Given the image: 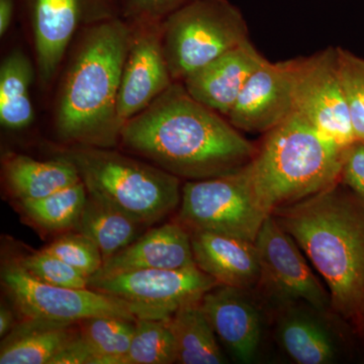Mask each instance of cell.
<instances>
[{"mask_svg": "<svg viewBox=\"0 0 364 364\" xmlns=\"http://www.w3.org/2000/svg\"><path fill=\"white\" fill-rule=\"evenodd\" d=\"M196 264L220 284L248 289L259 284V253L254 242L208 233L189 232Z\"/></svg>", "mask_w": 364, "mask_h": 364, "instance_id": "cell-18", "label": "cell"}, {"mask_svg": "<svg viewBox=\"0 0 364 364\" xmlns=\"http://www.w3.org/2000/svg\"><path fill=\"white\" fill-rule=\"evenodd\" d=\"M81 338L92 355V364H119L130 348L135 321L100 316L79 323Z\"/></svg>", "mask_w": 364, "mask_h": 364, "instance_id": "cell-26", "label": "cell"}, {"mask_svg": "<svg viewBox=\"0 0 364 364\" xmlns=\"http://www.w3.org/2000/svg\"><path fill=\"white\" fill-rule=\"evenodd\" d=\"M177 363L176 339L169 318H136L130 348L119 364Z\"/></svg>", "mask_w": 364, "mask_h": 364, "instance_id": "cell-27", "label": "cell"}, {"mask_svg": "<svg viewBox=\"0 0 364 364\" xmlns=\"http://www.w3.org/2000/svg\"><path fill=\"white\" fill-rule=\"evenodd\" d=\"M215 334L240 363L255 358L262 338V318L247 289L219 284L202 299Z\"/></svg>", "mask_w": 364, "mask_h": 364, "instance_id": "cell-15", "label": "cell"}, {"mask_svg": "<svg viewBox=\"0 0 364 364\" xmlns=\"http://www.w3.org/2000/svg\"><path fill=\"white\" fill-rule=\"evenodd\" d=\"M219 282L198 265L141 269L88 279L91 289L123 299L136 318H170L181 306L202 301Z\"/></svg>", "mask_w": 364, "mask_h": 364, "instance_id": "cell-10", "label": "cell"}, {"mask_svg": "<svg viewBox=\"0 0 364 364\" xmlns=\"http://www.w3.org/2000/svg\"><path fill=\"white\" fill-rule=\"evenodd\" d=\"M16 326L13 309L1 304V308H0V336L1 338H4L6 335H9Z\"/></svg>", "mask_w": 364, "mask_h": 364, "instance_id": "cell-34", "label": "cell"}, {"mask_svg": "<svg viewBox=\"0 0 364 364\" xmlns=\"http://www.w3.org/2000/svg\"><path fill=\"white\" fill-rule=\"evenodd\" d=\"M177 222L189 232H208L255 243L268 215L253 191L247 167L182 186Z\"/></svg>", "mask_w": 364, "mask_h": 364, "instance_id": "cell-7", "label": "cell"}, {"mask_svg": "<svg viewBox=\"0 0 364 364\" xmlns=\"http://www.w3.org/2000/svg\"><path fill=\"white\" fill-rule=\"evenodd\" d=\"M340 182L364 200V142H355L347 148Z\"/></svg>", "mask_w": 364, "mask_h": 364, "instance_id": "cell-32", "label": "cell"}, {"mask_svg": "<svg viewBox=\"0 0 364 364\" xmlns=\"http://www.w3.org/2000/svg\"><path fill=\"white\" fill-rule=\"evenodd\" d=\"M294 112L341 146L356 142L337 67L336 47L294 59Z\"/></svg>", "mask_w": 364, "mask_h": 364, "instance_id": "cell-11", "label": "cell"}, {"mask_svg": "<svg viewBox=\"0 0 364 364\" xmlns=\"http://www.w3.org/2000/svg\"><path fill=\"white\" fill-rule=\"evenodd\" d=\"M176 343L177 363L221 364L226 363L215 339V332L202 301L181 306L169 318Z\"/></svg>", "mask_w": 364, "mask_h": 364, "instance_id": "cell-23", "label": "cell"}, {"mask_svg": "<svg viewBox=\"0 0 364 364\" xmlns=\"http://www.w3.org/2000/svg\"><path fill=\"white\" fill-rule=\"evenodd\" d=\"M294 59L265 60L248 79L227 119L237 130L264 133L294 112Z\"/></svg>", "mask_w": 364, "mask_h": 364, "instance_id": "cell-14", "label": "cell"}, {"mask_svg": "<svg viewBox=\"0 0 364 364\" xmlns=\"http://www.w3.org/2000/svg\"><path fill=\"white\" fill-rule=\"evenodd\" d=\"M122 18L129 25L162 23L193 0H121Z\"/></svg>", "mask_w": 364, "mask_h": 364, "instance_id": "cell-31", "label": "cell"}, {"mask_svg": "<svg viewBox=\"0 0 364 364\" xmlns=\"http://www.w3.org/2000/svg\"><path fill=\"white\" fill-rule=\"evenodd\" d=\"M277 336L287 355L299 364H327L336 355L334 340L325 326L289 306L279 318Z\"/></svg>", "mask_w": 364, "mask_h": 364, "instance_id": "cell-22", "label": "cell"}, {"mask_svg": "<svg viewBox=\"0 0 364 364\" xmlns=\"http://www.w3.org/2000/svg\"><path fill=\"white\" fill-rule=\"evenodd\" d=\"M1 284L21 320L54 324H78L100 316L136 321L123 299L87 289L52 286L36 279L16 258L2 261Z\"/></svg>", "mask_w": 364, "mask_h": 364, "instance_id": "cell-8", "label": "cell"}, {"mask_svg": "<svg viewBox=\"0 0 364 364\" xmlns=\"http://www.w3.org/2000/svg\"><path fill=\"white\" fill-rule=\"evenodd\" d=\"M144 225L95 193H88L77 231L100 248L104 262L143 234Z\"/></svg>", "mask_w": 364, "mask_h": 364, "instance_id": "cell-21", "label": "cell"}, {"mask_svg": "<svg viewBox=\"0 0 364 364\" xmlns=\"http://www.w3.org/2000/svg\"><path fill=\"white\" fill-rule=\"evenodd\" d=\"M119 145L131 154L186 181L233 173L257 148L219 112L173 82L121 131Z\"/></svg>", "mask_w": 364, "mask_h": 364, "instance_id": "cell-1", "label": "cell"}, {"mask_svg": "<svg viewBox=\"0 0 364 364\" xmlns=\"http://www.w3.org/2000/svg\"><path fill=\"white\" fill-rule=\"evenodd\" d=\"M329 289L331 308L364 331V200L341 182L273 210Z\"/></svg>", "mask_w": 364, "mask_h": 364, "instance_id": "cell-2", "label": "cell"}, {"mask_svg": "<svg viewBox=\"0 0 364 364\" xmlns=\"http://www.w3.org/2000/svg\"><path fill=\"white\" fill-rule=\"evenodd\" d=\"M346 150L291 112L265 134L246 165L261 207L272 215L338 183Z\"/></svg>", "mask_w": 364, "mask_h": 364, "instance_id": "cell-4", "label": "cell"}, {"mask_svg": "<svg viewBox=\"0 0 364 364\" xmlns=\"http://www.w3.org/2000/svg\"><path fill=\"white\" fill-rule=\"evenodd\" d=\"M14 258L23 269L46 284L70 289L88 287V279L85 274L43 249Z\"/></svg>", "mask_w": 364, "mask_h": 364, "instance_id": "cell-30", "label": "cell"}, {"mask_svg": "<svg viewBox=\"0 0 364 364\" xmlns=\"http://www.w3.org/2000/svg\"><path fill=\"white\" fill-rule=\"evenodd\" d=\"M6 188L18 202L44 198L81 181L73 163L55 155L39 161L23 154H9L2 163Z\"/></svg>", "mask_w": 364, "mask_h": 364, "instance_id": "cell-19", "label": "cell"}, {"mask_svg": "<svg viewBox=\"0 0 364 364\" xmlns=\"http://www.w3.org/2000/svg\"><path fill=\"white\" fill-rule=\"evenodd\" d=\"M32 33L37 75L49 87L76 36L87 26L122 18L121 0H18Z\"/></svg>", "mask_w": 364, "mask_h": 364, "instance_id": "cell-9", "label": "cell"}, {"mask_svg": "<svg viewBox=\"0 0 364 364\" xmlns=\"http://www.w3.org/2000/svg\"><path fill=\"white\" fill-rule=\"evenodd\" d=\"M196 264L191 233L179 222L166 223L141 235L105 261L90 279L141 269H176Z\"/></svg>", "mask_w": 364, "mask_h": 364, "instance_id": "cell-17", "label": "cell"}, {"mask_svg": "<svg viewBox=\"0 0 364 364\" xmlns=\"http://www.w3.org/2000/svg\"><path fill=\"white\" fill-rule=\"evenodd\" d=\"M249 39L245 16L230 0H193L162 23V45L174 82Z\"/></svg>", "mask_w": 364, "mask_h": 364, "instance_id": "cell-6", "label": "cell"}, {"mask_svg": "<svg viewBox=\"0 0 364 364\" xmlns=\"http://www.w3.org/2000/svg\"><path fill=\"white\" fill-rule=\"evenodd\" d=\"M43 250L75 268L88 279L104 264V258L95 242L79 231L61 235Z\"/></svg>", "mask_w": 364, "mask_h": 364, "instance_id": "cell-29", "label": "cell"}, {"mask_svg": "<svg viewBox=\"0 0 364 364\" xmlns=\"http://www.w3.org/2000/svg\"><path fill=\"white\" fill-rule=\"evenodd\" d=\"M131 28L130 46L117 97V117L122 129L174 82L163 51L162 23Z\"/></svg>", "mask_w": 364, "mask_h": 364, "instance_id": "cell-13", "label": "cell"}, {"mask_svg": "<svg viewBox=\"0 0 364 364\" xmlns=\"http://www.w3.org/2000/svg\"><path fill=\"white\" fill-rule=\"evenodd\" d=\"M131 35V26L117 18L83 28L72 42L55 112L62 143L119 145L117 97Z\"/></svg>", "mask_w": 364, "mask_h": 364, "instance_id": "cell-3", "label": "cell"}, {"mask_svg": "<svg viewBox=\"0 0 364 364\" xmlns=\"http://www.w3.org/2000/svg\"><path fill=\"white\" fill-rule=\"evenodd\" d=\"M18 0H0V36H6L14 21Z\"/></svg>", "mask_w": 364, "mask_h": 364, "instance_id": "cell-33", "label": "cell"}, {"mask_svg": "<svg viewBox=\"0 0 364 364\" xmlns=\"http://www.w3.org/2000/svg\"><path fill=\"white\" fill-rule=\"evenodd\" d=\"M259 253V284L279 305L305 301L318 312L331 308L330 294L318 282L296 242L272 215L255 240Z\"/></svg>", "mask_w": 364, "mask_h": 364, "instance_id": "cell-12", "label": "cell"}, {"mask_svg": "<svg viewBox=\"0 0 364 364\" xmlns=\"http://www.w3.org/2000/svg\"><path fill=\"white\" fill-rule=\"evenodd\" d=\"M265 60L248 40L189 74L182 83L191 97L227 117L248 79Z\"/></svg>", "mask_w": 364, "mask_h": 364, "instance_id": "cell-16", "label": "cell"}, {"mask_svg": "<svg viewBox=\"0 0 364 364\" xmlns=\"http://www.w3.org/2000/svg\"><path fill=\"white\" fill-rule=\"evenodd\" d=\"M73 163L88 193L150 227L174 212L181 202V179L150 162L114 148L67 145L57 150Z\"/></svg>", "mask_w": 364, "mask_h": 364, "instance_id": "cell-5", "label": "cell"}, {"mask_svg": "<svg viewBox=\"0 0 364 364\" xmlns=\"http://www.w3.org/2000/svg\"><path fill=\"white\" fill-rule=\"evenodd\" d=\"M337 67L356 142H364V58L336 47Z\"/></svg>", "mask_w": 364, "mask_h": 364, "instance_id": "cell-28", "label": "cell"}, {"mask_svg": "<svg viewBox=\"0 0 364 364\" xmlns=\"http://www.w3.org/2000/svg\"><path fill=\"white\" fill-rule=\"evenodd\" d=\"M87 200V189L82 181L57 193L18 205L31 222L49 232L77 230Z\"/></svg>", "mask_w": 364, "mask_h": 364, "instance_id": "cell-25", "label": "cell"}, {"mask_svg": "<svg viewBox=\"0 0 364 364\" xmlns=\"http://www.w3.org/2000/svg\"><path fill=\"white\" fill-rule=\"evenodd\" d=\"M35 77L31 59L14 50L0 65V123L9 130H23L33 121L30 88Z\"/></svg>", "mask_w": 364, "mask_h": 364, "instance_id": "cell-24", "label": "cell"}, {"mask_svg": "<svg viewBox=\"0 0 364 364\" xmlns=\"http://www.w3.org/2000/svg\"><path fill=\"white\" fill-rule=\"evenodd\" d=\"M78 324L21 321L2 341L0 364L51 363L53 358L75 338Z\"/></svg>", "mask_w": 364, "mask_h": 364, "instance_id": "cell-20", "label": "cell"}]
</instances>
